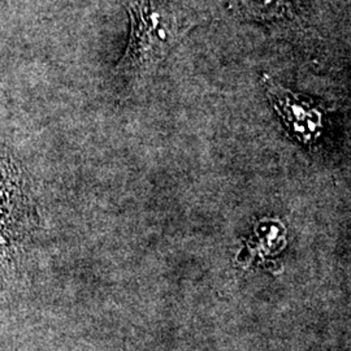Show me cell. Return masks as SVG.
<instances>
[{"label": "cell", "instance_id": "6da1fadb", "mask_svg": "<svg viewBox=\"0 0 351 351\" xmlns=\"http://www.w3.org/2000/svg\"><path fill=\"white\" fill-rule=\"evenodd\" d=\"M130 36L119 75H150L194 26L193 19L167 0H126Z\"/></svg>", "mask_w": 351, "mask_h": 351}, {"label": "cell", "instance_id": "7a4b0ae2", "mask_svg": "<svg viewBox=\"0 0 351 351\" xmlns=\"http://www.w3.org/2000/svg\"><path fill=\"white\" fill-rule=\"evenodd\" d=\"M262 80L272 106L289 132L302 142H313L322 129V112L304 98L280 86L272 77L263 75Z\"/></svg>", "mask_w": 351, "mask_h": 351}]
</instances>
